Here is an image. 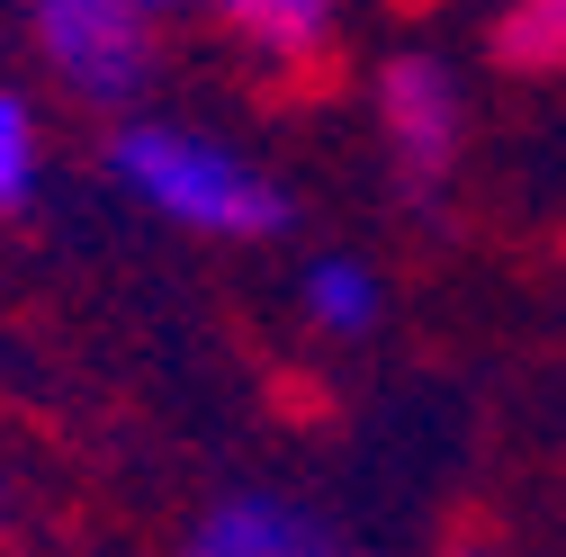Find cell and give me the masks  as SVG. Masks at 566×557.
Segmentation results:
<instances>
[{
	"label": "cell",
	"mask_w": 566,
	"mask_h": 557,
	"mask_svg": "<svg viewBox=\"0 0 566 557\" xmlns=\"http://www.w3.org/2000/svg\"><path fill=\"white\" fill-rule=\"evenodd\" d=\"M135 10H154V19H171V10H189V0H135Z\"/></svg>",
	"instance_id": "30bf717a"
},
{
	"label": "cell",
	"mask_w": 566,
	"mask_h": 557,
	"mask_svg": "<svg viewBox=\"0 0 566 557\" xmlns=\"http://www.w3.org/2000/svg\"><path fill=\"white\" fill-rule=\"evenodd\" d=\"M297 315H306L324 341H360V333H378L387 288H378V270H369L360 252H315V261L297 270Z\"/></svg>",
	"instance_id": "8992f818"
},
{
	"label": "cell",
	"mask_w": 566,
	"mask_h": 557,
	"mask_svg": "<svg viewBox=\"0 0 566 557\" xmlns=\"http://www.w3.org/2000/svg\"><path fill=\"white\" fill-rule=\"evenodd\" d=\"M28 28L45 73L82 108H135L154 91V36L163 19L135 0H28Z\"/></svg>",
	"instance_id": "7a4b0ae2"
},
{
	"label": "cell",
	"mask_w": 566,
	"mask_h": 557,
	"mask_svg": "<svg viewBox=\"0 0 566 557\" xmlns=\"http://www.w3.org/2000/svg\"><path fill=\"white\" fill-rule=\"evenodd\" d=\"M28 189H36V108L19 91H0V217L28 207Z\"/></svg>",
	"instance_id": "ba28073f"
},
{
	"label": "cell",
	"mask_w": 566,
	"mask_h": 557,
	"mask_svg": "<svg viewBox=\"0 0 566 557\" xmlns=\"http://www.w3.org/2000/svg\"><path fill=\"white\" fill-rule=\"evenodd\" d=\"M378 145L405 198H441L459 154H468V91L441 54H387L378 73Z\"/></svg>",
	"instance_id": "3957f363"
},
{
	"label": "cell",
	"mask_w": 566,
	"mask_h": 557,
	"mask_svg": "<svg viewBox=\"0 0 566 557\" xmlns=\"http://www.w3.org/2000/svg\"><path fill=\"white\" fill-rule=\"evenodd\" d=\"M207 10H217V28L234 45H252L261 63H306L342 28V0H207Z\"/></svg>",
	"instance_id": "5b68a950"
},
{
	"label": "cell",
	"mask_w": 566,
	"mask_h": 557,
	"mask_svg": "<svg viewBox=\"0 0 566 557\" xmlns=\"http://www.w3.org/2000/svg\"><path fill=\"white\" fill-rule=\"evenodd\" d=\"M494 63L504 73H566V0H504Z\"/></svg>",
	"instance_id": "52a82bcc"
},
{
	"label": "cell",
	"mask_w": 566,
	"mask_h": 557,
	"mask_svg": "<svg viewBox=\"0 0 566 557\" xmlns=\"http://www.w3.org/2000/svg\"><path fill=\"white\" fill-rule=\"evenodd\" d=\"M108 180L154 207L163 225L180 234H207V243H261L289 225V189H279L252 154L217 145L198 126H171V117H135L108 135Z\"/></svg>",
	"instance_id": "6da1fadb"
},
{
	"label": "cell",
	"mask_w": 566,
	"mask_h": 557,
	"mask_svg": "<svg viewBox=\"0 0 566 557\" xmlns=\"http://www.w3.org/2000/svg\"><path fill=\"white\" fill-rule=\"evenodd\" d=\"M450 557H513V548H504V539H459Z\"/></svg>",
	"instance_id": "9c48e42d"
},
{
	"label": "cell",
	"mask_w": 566,
	"mask_h": 557,
	"mask_svg": "<svg viewBox=\"0 0 566 557\" xmlns=\"http://www.w3.org/2000/svg\"><path fill=\"white\" fill-rule=\"evenodd\" d=\"M180 557H350V548H342V530L324 513L243 485V495H217V504L189 522V548Z\"/></svg>",
	"instance_id": "277c9868"
}]
</instances>
